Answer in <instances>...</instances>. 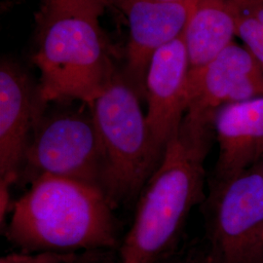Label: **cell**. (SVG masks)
Here are the masks:
<instances>
[{
	"mask_svg": "<svg viewBox=\"0 0 263 263\" xmlns=\"http://www.w3.org/2000/svg\"><path fill=\"white\" fill-rule=\"evenodd\" d=\"M114 210L101 188L41 176L14 202L4 235L25 254L115 250L121 243Z\"/></svg>",
	"mask_w": 263,
	"mask_h": 263,
	"instance_id": "cell-1",
	"label": "cell"
},
{
	"mask_svg": "<svg viewBox=\"0 0 263 263\" xmlns=\"http://www.w3.org/2000/svg\"><path fill=\"white\" fill-rule=\"evenodd\" d=\"M204 160L179 135L170 141L137 200L119 263H162L172 255L192 209L204 200Z\"/></svg>",
	"mask_w": 263,
	"mask_h": 263,
	"instance_id": "cell-2",
	"label": "cell"
},
{
	"mask_svg": "<svg viewBox=\"0 0 263 263\" xmlns=\"http://www.w3.org/2000/svg\"><path fill=\"white\" fill-rule=\"evenodd\" d=\"M90 108L104 149V193L114 209L131 204L161 162L138 89L116 73Z\"/></svg>",
	"mask_w": 263,
	"mask_h": 263,
	"instance_id": "cell-3",
	"label": "cell"
},
{
	"mask_svg": "<svg viewBox=\"0 0 263 263\" xmlns=\"http://www.w3.org/2000/svg\"><path fill=\"white\" fill-rule=\"evenodd\" d=\"M33 63L45 104L78 101L89 106L116 74L99 22L61 17L43 25Z\"/></svg>",
	"mask_w": 263,
	"mask_h": 263,
	"instance_id": "cell-4",
	"label": "cell"
},
{
	"mask_svg": "<svg viewBox=\"0 0 263 263\" xmlns=\"http://www.w3.org/2000/svg\"><path fill=\"white\" fill-rule=\"evenodd\" d=\"M259 97H263V66L247 48L231 43L206 66L189 69L179 140L206 158L217 111Z\"/></svg>",
	"mask_w": 263,
	"mask_h": 263,
	"instance_id": "cell-5",
	"label": "cell"
},
{
	"mask_svg": "<svg viewBox=\"0 0 263 263\" xmlns=\"http://www.w3.org/2000/svg\"><path fill=\"white\" fill-rule=\"evenodd\" d=\"M104 149L91 108L89 113L45 110L29 141L17 184H29L41 176H55L104 191Z\"/></svg>",
	"mask_w": 263,
	"mask_h": 263,
	"instance_id": "cell-6",
	"label": "cell"
},
{
	"mask_svg": "<svg viewBox=\"0 0 263 263\" xmlns=\"http://www.w3.org/2000/svg\"><path fill=\"white\" fill-rule=\"evenodd\" d=\"M205 204L210 245L219 263H263L260 163L232 179L212 180Z\"/></svg>",
	"mask_w": 263,
	"mask_h": 263,
	"instance_id": "cell-7",
	"label": "cell"
},
{
	"mask_svg": "<svg viewBox=\"0 0 263 263\" xmlns=\"http://www.w3.org/2000/svg\"><path fill=\"white\" fill-rule=\"evenodd\" d=\"M39 86L17 64L0 65V180L17 184L32 134L47 108Z\"/></svg>",
	"mask_w": 263,
	"mask_h": 263,
	"instance_id": "cell-8",
	"label": "cell"
},
{
	"mask_svg": "<svg viewBox=\"0 0 263 263\" xmlns=\"http://www.w3.org/2000/svg\"><path fill=\"white\" fill-rule=\"evenodd\" d=\"M189 71L184 32L158 49L151 58L144 81L147 103L146 121L160 160L179 135L186 108Z\"/></svg>",
	"mask_w": 263,
	"mask_h": 263,
	"instance_id": "cell-9",
	"label": "cell"
},
{
	"mask_svg": "<svg viewBox=\"0 0 263 263\" xmlns=\"http://www.w3.org/2000/svg\"><path fill=\"white\" fill-rule=\"evenodd\" d=\"M129 25L128 71L130 81L143 88L154 53L185 30L197 0H115Z\"/></svg>",
	"mask_w": 263,
	"mask_h": 263,
	"instance_id": "cell-10",
	"label": "cell"
},
{
	"mask_svg": "<svg viewBox=\"0 0 263 263\" xmlns=\"http://www.w3.org/2000/svg\"><path fill=\"white\" fill-rule=\"evenodd\" d=\"M218 158L212 180L232 179L263 161V97L227 104L216 113Z\"/></svg>",
	"mask_w": 263,
	"mask_h": 263,
	"instance_id": "cell-11",
	"label": "cell"
},
{
	"mask_svg": "<svg viewBox=\"0 0 263 263\" xmlns=\"http://www.w3.org/2000/svg\"><path fill=\"white\" fill-rule=\"evenodd\" d=\"M235 12L230 0H197L184 30L189 69L206 66L232 42Z\"/></svg>",
	"mask_w": 263,
	"mask_h": 263,
	"instance_id": "cell-12",
	"label": "cell"
},
{
	"mask_svg": "<svg viewBox=\"0 0 263 263\" xmlns=\"http://www.w3.org/2000/svg\"><path fill=\"white\" fill-rule=\"evenodd\" d=\"M110 0H42L41 25L61 17H83L98 21Z\"/></svg>",
	"mask_w": 263,
	"mask_h": 263,
	"instance_id": "cell-13",
	"label": "cell"
},
{
	"mask_svg": "<svg viewBox=\"0 0 263 263\" xmlns=\"http://www.w3.org/2000/svg\"><path fill=\"white\" fill-rule=\"evenodd\" d=\"M235 12L236 35L242 39L246 48L263 66V26L254 19L252 15L246 12L230 0Z\"/></svg>",
	"mask_w": 263,
	"mask_h": 263,
	"instance_id": "cell-14",
	"label": "cell"
},
{
	"mask_svg": "<svg viewBox=\"0 0 263 263\" xmlns=\"http://www.w3.org/2000/svg\"><path fill=\"white\" fill-rule=\"evenodd\" d=\"M162 263H219V260L211 245H209L207 248L193 249L185 255L177 258H172L171 255Z\"/></svg>",
	"mask_w": 263,
	"mask_h": 263,
	"instance_id": "cell-15",
	"label": "cell"
},
{
	"mask_svg": "<svg viewBox=\"0 0 263 263\" xmlns=\"http://www.w3.org/2000/svg\"><path fill=\"white\" fill-rule=\"evenodd\" d=\"M12 185L8 181L0 180V223L2 229L6 226V217L11 213L14 204L11 198Z\"/></svg>",
	"mask_w": 263,
	"mask_h": 263,
	"instance_id": "cell-16",
	"label": "cell"
},
{
	"mask_svg": "<svg viewBox=\"0 0 263 263\" xmlns=\"http://www.w3.org/2000/svg\"><path fill=\"white\" fill-rule=\"evenodd\" d=\"M260 170H261V174H262L263 177V161L260 163Z\"/></svg>",
	"mask_w": 263,
	"mask_h": 263,
	"instance_id": "cell-17",
	"label": "cell"
},
{
	"mask_svg": "<svg viewBox=\"0 0 263 263\" xmlns=\"http://www.w3.org/2000/svg\"><path fill=\"white\" fill-rule=\"evenodd\" d=\"M158 1H179V0H158Z\"/></svg>",
	"mask_w": 263,
	"mask_h": 263,
	"instance_id": "cell-18",
	"label": "cell"
}]
</instances>
